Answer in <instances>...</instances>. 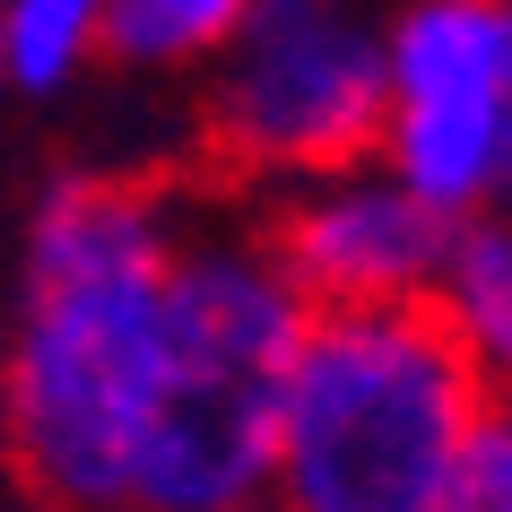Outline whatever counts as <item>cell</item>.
<instances>
[{"instance_id": "obj_1", "label": "cell", "mask_w": 512, "mask_h": 512, "mask_svg": "<svg viewBox=\"0 0 512 512\" xmlns=\"http://www.w3.org/2000/svg\"><path fill=\"white\" fill-rule=\"evenodd\" d=\"M165 200L139 174H70L27 261V330L0 382V443L44 512H139V426L157 400Z\"/></svg>"}, {"instance_id": "obj_2", "label": "cell", "mask_w": 512, "mask_h": 512, "mask_svg": "<svg viewBox=\"0 0 512 512\" xmlns=\"http://www.w3.org/2000/svg\"><path fill=\"white\" fill-rule=\"evenodd\" d=\"M486 408L426 296L304 313L270 443V512H434Z\"/></svg>"}, {"instance_id": "obj_3", "label": "cell", "mask_w": 512, "mask_h": 512, "mask_svg": "<svg viewBox=\"0 0 512 512\" xmlns=\"http://www.w3.org/2000/svg\"><path fill=\"white\" fill-rule=\"evenodd\" d=\"M313 304L287 287L261 235H226L165 261L157 400L139 426V512H217L270 495L278 391Z\"/></svg>"}, {"instance_id": "obj_4", "label": "cell", "mask_w": 512, "mask_h": 512, "mask_svg": "<svg viewBox=\"0 0 512 512\" xmlns=\"http://www.w3.org/2000/svg\"><path fill=\"white\" fill-rule=\"evenodd\" d=\"M200 148L226 174H339L382 148V35L348 0H252Z\"/></svg>"}, {"instance_id": "obj_5", "label": "cell", "mask_w": 512, "mask_h": 512, "mask_svg": "<svg viewBox=\"0 0 512 512\" xmlns=\"http://www.w3.org/2000/svg\"><path fill=\"white\" fill-rule=\"evenodd\" d=\"M261 243H270V261L287 270V287L313 313L417 304V296H434L452 217L426 209L382 157H365V165H339V174H304V191L278 209V226Z\"/></svg>"}, {"instance_id": "obj_6", "label": "cell", "mask_w": 512, "mask_h": 512, "mask_svg": "<svg viewBox=\"0 0 512 512\" xmlns=\"http://www.w3.org/2000/svg\"><path fill=\"white\" fill-rule=\"evenodd\" d=\"M426 304L460 339L486 400H512V209L504 200L452 217V243H443V270H434Z\"/></svg>"}, {"instance_id": "obj_7", "label": "cell", "mask_w": 512, "mask_h": 512, "mask_svg": "<svg viewBox=\"0 0 512 512\" xmlns=\"http://www.w3.org/2000/svg\"><path fill=\"white\" fill-rule=\"evenodd\" d=\"M504 0H408L382 27V105L391 96H495Z\"/></svg>"}, {"instance_id": "obj_8", "label": "cell", "mask_w": 512, "mask_h": 512, "mask_svg": "<svg viewBox=\"0 0 512 512\" xmlns=\"http://www.w3.org/2000/svg\"><path fill=\"white\" fill-rule=\"evenodd\" d=\"M252 0H96V44L105 61H200L243 27Z\"/></svg>"}, {"instance_id": "obj_9", "label": "cell", "mask_w": 512, "mask_h": 512, "mask_svg": "<svg viewBox=\"0 0 512 512\" xmlns=\"http://www.w3.org/2000/svg\"><path fill=\"white\" fill-rule=\"evenodd\" d=\"M96 44V0H18L0 27V61L27 87H61Z\"/></svg>"}, {"instance_id": "obj_10", "label": "cell", "mask_w": 512, "mask_h": 512, "mask_svg": "<svg viewBox=\"0 0 512 512\" xmlns=\"http://www.w3.org/2000/svg\"><path fill=\"white\" fill-rule=\"evenodd\" d=\"M434 512H512V400H486L469 417Z\"/></svg>"}, {"instance_id": "obj_11", "label": "cell", "mask_w": 512, "mask_h": 512, "mask_svg": "<svg viewBox=\"0 0 512 512\" xmlns=\"http://www.w3.org/2000/svg\"><path fill=\"white\" fill-rule=\"evenodd\" d=\"M495 122H504V165H495V200L512 209V0H504V70H495Z\"/></svg>"}, {"instance_id": "obj_12", "label": "cell", "mask_w": 512, "mask_h": 512, "mask_svg": "<svg viewBox=\"0 0 512 512\" xmlns=\"http://www.w3.org/2000/svg\"><path fill=\"white\" fill-rule=\"evenodd\" d=\"M217 512H261V504H217Z\"/></svg>"}]
</instances>
